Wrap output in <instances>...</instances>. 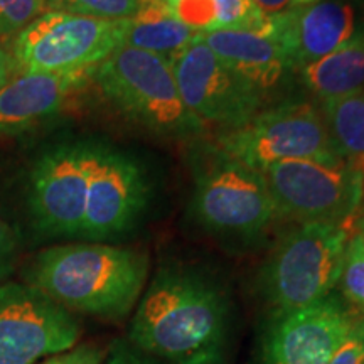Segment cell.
<instances>
[{
    "instance_id": "1",
    "label": "cell",
    "mask_w": 364,
    "mask_h": 364,
    "mask_svg": "<svg viewBox=\"0 0 364 364\" xmlns=\"http://www.w3.org/2000/svg\"><path fill=\"white\" fill-rule=\"evenodd\" d=\"M129 343L167 364H223L230 344L225 292L193 268H162L136 304Z\"/></svg>"
},
{
    "instance_id": "2",
    "label": "cell",
    "mask_w": 364,
    "mask_h": 364,
    "mask_svg": "<svg viewBox=\"0 0 364 364\" xmlns=\"http://www.w3.org/2000/svg\"><path fill=\"white\" fill-rule=\"evenodd\" d=\"M147 277L145 253L103 243H73L41 252L27 284L70 312L120 318L139 304Z\"/></svg>"
},
{
    "instance_id": "3",
    "label": "cell",
    "mask_w": 364,
    "mask_h": 364,
    "mask_svg": "<svg viewBox=\"0 0 364 364\" xmlns=\"http://www.w3.org/2000/svg\"><path fill=\"white\" fill-rule=\"evenodd\" d=\"M93 75L105 97L150 132L189 139L206 130L182 102L167 58L120 46Z\"/></svg>"
},
{
    "instance_id": "4",
    "label": "cell",
    "mask_w": 364,
    "mask_h": 364,
    "mask_svg": "<svg viewBox=\"0 0 364 364\" xmlns=\"http://www.w3.org/2000/svg\"><path fill=\"white\" fill-rule=\"evenodd\" d=\"M348 241V226L334 223H302L282 236L260 279L275 314L309 307L334 292Z\"/></svg>"
},
{
    "instance_id": "5",
    "label": "cell",
    "mask_w": 364,
    "mask_h": 364,
    "mask_svg": "<svg viewBox=\"0 0 364 364\" xmlns=\"http://www.w3.org/2000/svg\"><path fill=\"white\" fill-rule=\"evenodd\" d=\"M194 169L191 211L199 226L218 236L252 240L277 220L260 171L215 149Z\"/></svg>"
},
{
    "instance_id": "6",
    "label": "cell",
    "mask_w": 364,
    "mask_h": 364,
    "mask_svg": "<svg viewBox=\"0 0 364 364\" xmlns=\"http://www.w3.org/2000/svg\"><path fill=\"white\" fill-rule=\"evenodd\" d=\"M218 149L260 172L284 161L346 162L332 144L321 107L306 100L267 108L238 129L223 132Z\"/></svg>"
},
{
    "instance_id": "7",
    "label": "cell",
    "mask_w": 364,
    "mask_h": 364,
    "mask_svg": "<svg viewBox=\"0 0 364 364\" xmlns=\"http://www.w3.org/2000/svg\"><path fill=\"white\" fill-rule=\"evenodd\" d=\"M127 21L49 11L16 36L12 58L22 73L90 75L124 46Z\"/></svg>"
},
{
    "instance_id": "8",
    "label": "cell",
    "mask_w": 364,
    "mask_h": 364,
    "mask_svg": "<svg viewBox=\"0 0 364 364\" xmlns=\"http://www.w3.org/2000/svg\"><path fill=\"white\" fill-rule=\"evenodd\" d=\"M277 218L299 223L344 225L356 216L364 198V172L353 164L284 161L262 171Z\"/></svg>"
},
{
    "instance_id": "9",
    "label": "cell",
    "mask_w": 364,
    "mask_h": 364,
    "mask_svg": "<svg viewBox=\"0 0 364 364\" xmlns=\"http://www.w3.org/2000/svg\"><path fill=\"white\" fill-rule=\"evenodd\" d=\"M169 63L182 102L204 127L230 132L262 112L265 95L226 66L199 38Z\"/></svg>"
},
{
    "instance_id": "10",
    "label": "cell",
    "mask_w": 364,
    "mask_h": 364,
    "mask_svg": "<svg viewBox=\"0 0 364 364\" xmlns=\"http://www.w3.org/2000/svg\"><path fill=\"white\" fill-rule=\"evenodd\" d=\"M73 314L29 284L0 285V364H38L75 348Z\"/></svg>"
},
{
    "instance_id": "11",
    "label": "cell",
    "mask_w": 364,
    "mask_h": 364,
    "mask_svg": "<svg viewBox=\"0 0 364 364\" xmlns=\"http://www.w3.org/2000/svg\"><path fill=\"white\" fill-rule=\"evenodd\" d=\"M98 144H63L43 154L31 176L36 225L51 236H80Z\"/></svg>"
},
{
    "instance_id": "12",
    "label": "cell",
    "mask_w": 364,
    "mask_h": 364,
    "mask_svg": "<svg viewBox=\"0 0 364 364\" xmlns=\"http://www.w3.org/2000/svg\"><path fill=\"white\" fill-rule=\"evenodd\" d=\"M356 317L334 292L309 307L275 314L255 364H327Z\"/></svg>"
},
{
    "instance_id": "13",
    "label": "cell",
    "mask_w": 364,
    "mask_h": 364,
    "mask_svg": "<svg viewBox=\"0 0 364 364\" xmlns=\"http://www.w3.org/2000/svg\"><path fill=\"white\" fill-rule=\"evenodd\" d=\"M147 201L149 182L140 164L115 149L97 145L80 236L98 241L125 233Z\"/></svg>"
},
{
    "instance_id": "14",
    "label": "cell",
    "mask_w": 364,
    "mask_h": 364,
    "mask_svg": "<svg viewBox=\"0 0 364 364\" xmlns=\"http://www.w3.org/2000/svg\"><path fill=\"white\" fill-rule=\"evenodd\" d=\"M361 29L354 0H317L270 16L265 36L282 46L294 70H302L338 51Z\"/></svg>"
},
{
    "instance_id": "15",
    "label": "cell",
    "mask_w": 364,
    "mask_h": 364,
    "mask_svg": "<svg viewBox=\"0 0 364 364\" xmlns=\"http://www.w3.org/2000/svg\"><path fill=\"white\" fill-rule=\"evenodd\" d=\"M198 38L226 66L260 90L265 98L294 70L282 46L263 34L252 31H213L201 33Z\"/></svg>"
},
{
    "instance_id": "16",
    "label": "cell",
    "mask_w": 364,
    "mask_h": 364,
    "mask_svg": "<svg viewBox=\"0 0 364 364\" xmlns=\"http://www.w3.org/2000/svg\"><path fill=\"white\" fill-rule=\"evenodd\" d=\"M86 75L22 73L0 88V134H14L59 112Z\"/></svg>"
},
{
    "instance_id": "17",
    "label": "cell",
    "mask_w": 364,
    "mask_h": 364,
    "mask_svg": "<svg viewBox=\"0 0 364 364\" xmlns=\"http://www.w3.org/2000/svg\"><path fill=\"white\" fill-rule=\"evenodd\" d=\"M198 36L176 19L164 0H142L135 16L127 19L124 46L169 59L196 43Z\"/></svg>"
},
{
    "instance_id": "18",
    "label": "cell",
    "mask_w": 364,
    "mask_h": 364,
    "mask_svg": "<svg viewBox=\"0 0 364 364\" xmlns=\"http://www.w3.org/2000/svg\"><path fill=\"white\" fill-rule=\"evenodd\" d=\"M299 71L304 85L321 102L364 90V27L338 51Z\"/></svg>"
},
{
    "instance_id": "19",
    "label": "cell",
    "mask_w": 364,
    "mask_h": 364,
    "mask_svg": "<svg viewBox=\"0 0 364 364\" xmlns=\"http://www.w3.org/2000/svg\"><path fill=\"white\" fill-rule=\"evenodd\" d=\"M318 107L341 157L364 172V90L326 100Z\"/></svg>"
},
{
    "instance_id": "20",
    "label": "cell",
    "mask_w": 364,
    "mask_h": 364,
    "mask_svg": "<svg viewBox=\"0 0 364 364\" xmlns=\"http://www.w3.org/2000/svg\"><path fill=\"white\" fill-rule=\"evenodd\" d=\"M338 285L344 302L364 318V238L359 231L349 236Z\"/></svg>"
},
{
    "instance_id": "21",
    "label": "cell",
    "mask_w": 364,
    "mask_h": 364,
    "mask_svg": "<svg viewBox=\"0 0 364 364\" xmlns=\"http://www.w3.org/2000/svg\"><path fill=\"white\" fill-rule=\"evenodd\" d=\"M216 7L215 31H252L267 34L270 16L263 14L253 0H213Z\"/></svg>"
},
{
    "instance_id": "22",
    "label": "cell",
    "mask_w": 364,
    "mask_h": 364,
    "mask_svg": "<svg viewBox=\"0 0 364 364\" xmlns=\"http://www.w3.org/2000/svg\"><path fill=\"white\" fill-rule=\"evenodd\" d=\"M142 0H49V9L103 21H127L139 11Z\"/></svg>"
},
{
    "instance_id": "23",
    "label": "cell",
    "mask_w": 364,
    "mask_h": 364,
    "mask_svg": "<svg viewBox=\"0 0 364 364\" xmlns=\"http://www.w3.org/2000/svg\"><path fill=\"white\" fill-rule=\"evenodd\" d=\"M48 7L49 0H0V39L19 34Z\"/></svg>"
},
{
    "instance_id": "24",
    "label": "cell",
    "mask_w": 364,
    "mask_h": 364,
    "mask_svg": "<svg viewBox=\"0 0 364 364\" xmlns=\"http://www.w3.org/2000/svg\"><path fill=\"white\" fill-rule=\"evenodd\" d=\"M169 9L177 21L196 33H213L216 29V7L213 0H179Z\"/></svg>"
},
{
    "instance_id": "25",
    "label": "cell",
    "mask_w": 364,
    "mask_h": 364,
    "mask_svg": "<svg viewBox=\"0 0 364 364\" xmlns=\"http://www.w3.org/2000/svg\"><path fill=\"white\" fill-rule=\"evenodd\" d=\"M327 364H364V318L356 317L353 329Z\"/></svg>"
},
{
    "instance_id": "26",
    "label": "cell",
    "mask_w": 364,
    "mask_h": 364,
    "mask_svg": "<svg viewBox=\"0 0 364 364\" xmlns=\"http://www.w3.org/2000/svg\"><path fill=\"white\" fill-rule=\"evenodd\" d=\"M105 354L95 344H81L65 353L54 354L38 364H103Z\"/></svg>"
},
{
    "instance_id": "27",
    "label": "cell",
    "mask_w": 364,
    "mask_h": 364,
    "mask_svg": "<svg viewBox=\"0 0 364 364\" xmlns=\"http://www.w3.org/2000/svg\"><path fill=\"white\" fill-rule=\"evenodd\" d=\"M103 364H167L161 359L150 356V354L136 349L130 343H117L112 348L110 356Z\"/></svg>"
},
{
    "instance_id": "28",
    "label": "cell",
    "mask_w": 364,
    "mask_h": 364,
    "mask_svg": "<svg viewBox=\"0 0 364 364\" xmlns=\"http://www.w3.org/2000/svg\"><path fill=\"white\" fill-rule=\"evenodd\" d=\"M16 263V238L9 226L0 220V279L12 272Z\"/></svg>"
},
{
    "instance_id": "29",
    "label": "cell",
    "mask_w": 364,
    "mask_h": 364,
    "mask_svg": "<svg viewBox=\"0 0 364 364\" xmlns=\"http://www.w3.org/2000/svg\"><path fill=\"white\" fill-rule=\"evenodd\" d=\"M253 4L267 16H279L294 9V0H253Z\"/></svg>"
},
{
    "instance_id": "30",
    "label": "cell",
    "mask_w": 364,
    "mask_h": 364,
    "mask_svg": "<svg viewBox=\"0 0 364 364\" xmlns=\"http://www.w3.org/2000/svg\"><path fill=\"white\" fill-rule=\"evenodd\" d=\"M16 71L17 65L16 61H14L12 54L0 48V88H2L9 80L14 78V73Z\"/></svg>"
},
{
    "instance_id": "31",
    "label": "cell",
    "mask_w": 364,
    "mask_h": 364,
    "mask_svg": "<svg viewBox=\"0 0 364 364\" xmlns=\"http://www.w3.org/2000/svg\"><path fill=\"white\" fill-rule=\"evenodd\" d=\"M317 2V0H294L295 7H302V6H311V4Z\"/></svg>"
},
{
    "instance_id": "32",
    "label": "cell",
    "mask_w": 364,
    "mask_h": 364,
    "mask_svg": "<svg viewBox=\"0 0 364 364\" xmlns=\"http://www.w3.org/2000/svg\"><path fill=\"white\" fill-rule=\"evenodd\" d=\"M358 231L363 235V238H364V213L361 215V218L358 220Z\"/></svg>"
},
{
    "instance_id": "33",
    "label": "cell",
    "mask_w": 364,
    "mask_h": 364,
    "mask_svg": "<svg viewBox=\"0 0 364 364\" xmlns=\"http://www.w3.org/2000/svg\"><path fill=\"white\" fill-rule=\"evenodd\" d=\"M164 2L167 4V7H171V6H174V4L179 2V0H164Z\"/></svg>"
}]
</instances>
